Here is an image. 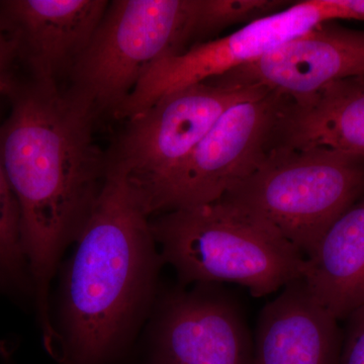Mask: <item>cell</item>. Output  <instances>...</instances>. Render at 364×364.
<instances>
[{"label": "cell", "instance_id": "1", "mask_svg": "<svg viewBox=\"0 0 364 364\" xmlns=\"http://www.w3.org/2000/svg\"><path fill=\"white\" fill-rule=\"evenodd\" d=\"M0 126V160L18 207L46 350L56 342L50 289L66 249L77 241L107 178L97 117L58 85L31 79L9 92Z\"/></svg>", "mask_w": 364, "mask_h": 364}, {"label": "cell", "instance_id": "2", "mask_svg": "<svg viewBox=\"0 0 364 364\" xmlns=\"http://www.w3.org/2000/svg\"><path fill=\"white\" fill-rule=\"evenodd\" d=\"M60 280L53 358L58 364H117L145 327L164 264L150 217L126 179L107 170L95 210Z\"/></svg>", "mask_w": 364, "mask_h": 364}, {"label": "cell", "instance_id": "3", "mask_svg": "<svg viewBox=\"0 0 364 364\" xmlns=\"http://www.w3.org/2000/svg\"><path fill=\"white\" fill-rule=\"evenodd\" d=\"M150 226L181 286L238 284L262 298L303 275L301 251L262 220L221 200L155 215Z\"/></svg>", "mask_w": 364, "mask_h": 364}, {"label": "cell", "instance_id": "4", "mask_svg": "<svg viewBox=\"0 0 364 364\" xmlns=\"http://www.w3.org/2000/svg\"><path fill=\"white\" fill-rule=\"evenodd\" d=\"M364 196V156L326 147H277L221 200L262 220L310 255Z\"/></svg>", "mask_w": 364, "mask_h": 364}, {"label": "cell", "instance_id": "5", "mask_svg": "<svg viewBox=\"0 0 364 364\" xmlns=\"http://www.w3.org/2000/svg\"><path fill=\"white\" fill-rule=\"evenodd\" d=\"M191 0L109 1L67 77V92L95 117L116 116L155 62L189 43Z\"/></svg>", "mask_w": 364, "mask_h": 364}, {"label": "cell", "instance_id": "6", "mask_svg": "<svg viewBox=\"0 0 364 364\" xmlns=\"http://www.w3.org/2000/svg\"><path fill=\"white\" fill-rule=\"evenodd\" d=\"M269 90L210 79L164 95L127 121L107 152V170L124 176L143 208L227 109Z\"/></svg>", "mask_w": 364, "mask_h": 364}, {"label": "cell", "instance_id": "7", "mask_svg": "<svg viewBox=\"0 0 364 364\" xmlns=\"http://www.w3.org/2000/svg\"><path fill=\"white\" fill-rule=\"evenodd\" d=\"M286 102V95L269 90L227 109L188 159L143 203L146 214L152 218L221 200L267 159Z\"/></svg>", "mask_w": 364, "mask_h": 364}, {"label": "cell", "instance_id": "8", "mask_svg": "<svg viewBox=\"0 0 364 364\" xmlns=\"http://www.w3.org/2000/svg\"><path fill=\"white\" fill-rule=\"evenodd\" d=\"M145 337L143 364H252V330L225 284L160 289Z\"/></svg>", "mask_w": 364, "mask_h": 364}, {"label": "cell", "instance_id": "9", "mask_svg": "<svg viewBox=\"0 0 364 364\" xmlns=\"http://www.w3.org/2000/svg\"><path fill=\"white\" fill-rule=\"evenodd\" d=\"M336 20H341V14L333 0L296 1L226 37L196 43L178 54L162 57L144 74L114 119L128 121L164 95L221 77L316 26Z\"/></svg>", "mask_w": 364, "mask_h": 364}, {"label": "cell", "instance_id": "10", "mask_svg": "<svg viewBox=\"0 0 364 364\" xmlns=\"http://www.w3.org/2000/svg\"><path fill=\"white\" fill-rule=\"evenodd\" d=\"M109 1L7 0L0 2V28L32 74V80L58 85L85 51Z\"/></svg>", "mask_w": 364, "mask_h": 364}, {"label": "cell", "instance_id": "11", "mask_svg": "<svg viewBox=\"0 0 364 364\" xmlns=\"http://www.w3.org/2000/svg\"><path fill=\"white\" fill-rule=\"evenodd\" d=\"M364 76V31L329 23L284 43L252 63L213 78L258 85L299 100L343 79Z\"/></svg>", "mask_w": 364, "mask_h": 364}, {"label": "cell", "instance_id": "12", "mask_svg": "<svg viewBox=\"0 0 364 364\" xmlns=\"http://www.w3.org/2000/svg\"><path fill=\"white\" fill-rule=\"evenodd\" d=\"M252 364H341L343 330L299 279L261 309Z\"/></svg>", "mask_w": 364, "mask_h": 364}, {"label": "cell", "instance_id": "13", "mask_svg": "<svg viewBox=\"0 0 364 364\" xmlns=\"http://www.w3.org/2000/svg\"><path fill=\"white\" fill-rule=\"evenodd\" d=\"M277 147H326L364 156V76L336 81L310 97H287Z\"/></svg>", "mask_w": 364, "mask_h": 364}, {"label": "cell", "instance_id": "14", "mask_svg": "<svg viewBox=\"0 0 364 364\" xmlns=\"http://www.w3.org/2000/svg\"><path fill=\"white\" fill-rule=\"evenodd\" d=\"M301 279L313 299L338 321L364 306V196L306 256Z\"/></svg>", "mask_w": 364, "mask_h": 364}, {"label": "cell", "instance_id": "15", "mask_svg": "<svg viewBox=\"0 0 364 364\" xmlns=\"http://www.w3.org/2000/svg\"><path fill=\"white\" fill-rule=\"evenodd\" d=\"M0 296L32 299L33 289L26 257L20 207L0 160Z\"/></svg>", "mask_w": 364, "mask_h": 364}, {"label": "cell", "instance_id": "16", "mask_svg": "<svg viewBox=\"0 0 364 364\" xmlns=\"http://www.w3.org/2000/svg\"><path fill=\"white\" fill-rule=\"evenodd\" d=\"M284 0H191L189 42L212 37L225 30L244 26L291 6Z\"/></svg>", "mask_w": 364, "mask_h": 364}, {"label": "cell", "instance_id": "17", "mask_svg": "<svg viewBox=\"0 0 364 364\" xmlns=\"http://www.w3.org/2000/svg\"><path fill=\"white\" fill-rule=\"evenodd\" d=\"M341 364H364V306L345 318Z\"/></svg>", "mask_w": 364, "mask_h": 364}, {"label": "cell", "instance_id": "18", "mask_svg": "<svg viewBox=\"0 0 364 364\" xmlns=\"http://www.w3.org/2000/svg\"><path fill=\"white\" fill-rule=\"evenodd\" d=\"M14 59L13 48L0 28V93L9 95L13 88L14 82L9 69Z\"/></svg>", "mask_w": 364, "mask_h": 364}, {"label": "cell", "instance_id": "19", "mask_svg": "<svg viewBox=\"0 0 364 364\" xmlns=\"http://www.w3.org/2000/svg\"><path fill=\"white\" fill-rule=\"evenodd\" d=\"M341 13L342 20L364 21V0H333Z\"/></svg>", "mask_w": 364, "mask_h": 364}]
</instances>
